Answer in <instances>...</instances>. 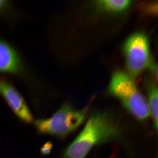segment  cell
Segmentation results:
<instances>
[{"label": "cell", "mask_w": 158, "mask_h": 158, "mask_svg": "<svg viewBox=\"0 0 158 158\" xmlns=\"http://www.w3.org/2000/svg\"><path fill=\"white\" fill-rule=\"evenodd\" d=\"M9 1L0 0V11H3L6 9L9 6Z\"/></svg>", "instance_id": "cell-10"}, {"label": "cell", "mask_w": 158, "mask_h": 158, "mask_svg": "<svg viewBox=\"0 0 158 158\" xmlns=\"http://www.w3.org/2000/svg\"><path fill=\"white\" fill-rule=\"evenodd\" d=\"M22 65L17 53L8 43L0 39V72L16 74Z\"/></svg>", "instance_id": "cell-6"}, {"label": "cell", "mask_w": 158, "mask_h": 158, "mask_svg": "<svg viewBox=\"0 0 158 158\" xmlns=\"http://www.w3.org/2000/svg\"><path fill=\"white\" fill-rule=\"evenodd\" d=\"M0 94L20 119L27 123L33 121L32 114L23 97L12 85L3 78H0Z\"/></svg>", "instance_id": "cell-5"}, {"label": "cell", "mask_w": 158, "mask_h": 158, "mask_svg": "<svg viewBox=\"0 0 158 158\" xmlns=\"http://www.w3.org/2000/svg\"><path fill=\"white\" fill-rule=\"evenodd\" d=\"M148 108L156 130L158 128V88L155 82L149 81L146 84Z\"/></svg>", "instance_id": "cell-7"}, {"label": "cell", "mask_w": 158, "mask_h": 158, "mask_svg": "<svg viewBox=\"0 0 158 158\" xmlns=\"http://www.w3.org/2000/svg\"><path fill=\"white\" fill-rule=\"evenodd\" d=\"M52 148V144L50 142L45 143L41 148V152L43 155H46L50 153Z\"/></svg>", "instance_id": "cell-9"}, {"label": "cell", "mask_w": 158, "mask_h": 158, "mask_svg": "<svg viewBox=\"0 0 158 158\" xmlns=\"http://www.w3.org/2000/svg\"><path fill=\"white\" fill-rule=\"evenodd\" d=\"M108 92L138 120H145L150 115L146 99L129 74L120 70L114 72L109 85Z\"/></svg>", "instance_id": "cell-2"}, {"label": "cell", "mask_w": 158, "mask_h": 158, "mask_svg": "<svg viewBox=\"0 0 158 158\" xmlns=\"http://www.w3.org/2000/svg\"><path fill=\"white\" fill-rule=\"evenodd\" d=\"M120 128L115 118L107 112L92 115L73 141L65 150L63 158H85L93 147L117 138Z\"/></svg>", "instance_id": "cell-1"}, {"label": "cell", "mask_w": 158, "mask_h": 158, "mask_svg": "<svg viewBox=\"0 0 158 158\" xmlns=\"http://www.w3.org/2000/svg\"><path fill=\"white\" fill-rule=\"evenodd\" d=\"M130 0H101L98 1L100 7L109 11L118 12L127 8L131 3Z\"/></svg>", "instance_id": "cell-8"}, {"label": "cell", "mask_w": 158, "mask_h": 158, "mask_svg": "<svg viewBox=\"0 0 158 158\" xmlns=\"http://www.w3.org/2000/svg\"><path fill=\"white\" fill-rule=\"evenodd\" d=\"M85 117L84 110L65 104L50 118L36 120L35 126L40 133L64 138L78 128Z\"/></svg>", "instance_id": "cell-3"}, {"label": "cell", "mask_w": 158, "mask_h": 158, "mask_svg": "<svg viewBox=\"0 0 158 158\" xmlns=\"http://www.w3.org/2000/svg\"><path fill=\"white\" fill-rule=\"evenodd\" d=\"M128 74L133 78L151 64L149 39L143 32L134 33L126 40L123 47Z\"/></svg>", "instance_id": "cell-4"}]
</instances>
